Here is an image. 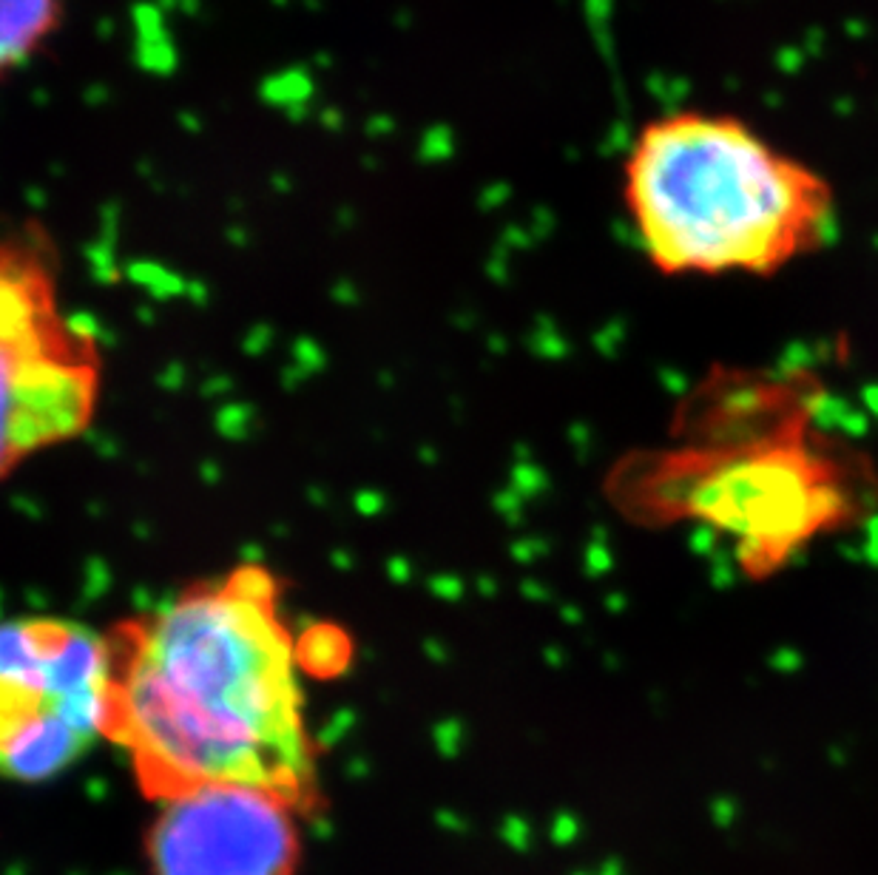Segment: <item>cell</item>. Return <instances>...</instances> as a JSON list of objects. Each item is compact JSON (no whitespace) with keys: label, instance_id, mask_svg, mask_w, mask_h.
Returning a JSON list of instances; mask_svg holds the SVG:
<instances>
[{"label":"cell","instance_id":"6da1fadb","mask_svg":"<svg viewBox=\"0 0 878 875\" xmlns=\"http://www.w3.org/2000/svg\"><path fill=\"white\" fill-rule=\"evenodd\" d=\"M108 736L159 802L202 785L310 802L316 768L296 645L270 577L245 568L139 626L117 668Z\"/></svg>","mask_w":878,"mask_h":875},{"label":"cell","instance_id":"7a4b0ae2","mask_svg":"<svg viewBox=\"0 0 878 875\" xmlns=\"http://www.w3.org/2000/svg\"><path fill=\"white\" fill-rule=\"evenodd\" d=\"M637 245L663 276H773L836 233V188L754 122L716 108L646 120L620 163Z\"/></svg>","mask_w":878,"mask_h":875},{"label":"cell","instance_id":"3957f363","mask_svg":"<svg viewBox=\"0 0 878 875\" xmlns=\"http://www.w3.org/2000/svg\"><path fill=\"white\" fill-rule=\"evenodd\" d=\"M759 398H739L747 421H730L705 443L651 455L617 481L620 503L637 517H694L733 534L754 575L779 568L858 509L850 469L813 450L793 409L756 421Z\"/></svg>","mask_w":878,"mask_h":875},{"label":"cell","instance_id":"277c9868","mask_svg":"<svg viewBox=\"0 0 878 875\" xmlns=\"http://www.w3.org/2000/svg\"><path fill=\"white\" fill-rule=\"evenodd\" d=\"M108 643L69 619L0 623V776L46 782L77 761L114 713Z\"/></svg>","mask_w":878,"mask_h":875},{"label":"cell","instance_id":"5b68a950","mask_svg":"<svg viewBox=\"0 0 878 875\" xmlns=\"http://www.w3.org/2000/svg\"><path fill=\"white\" fill-rule=\"evenodd\" d=\"M94 364L57 313L43 253L0 239V477L26 455L77 435L91 418Z\"/></svg>","mask_w":878,"mask_h":875},{"label":"cell","instance_id":"8992f818","mask_svg":"<svg viewBox=\"0 0 878 875\" xmlns=\"http://www.w3.org/2000/svg\"><path fill=\"white\" fill-rule=\"evenodd\" d=\"M151 858L156 875H291L293 804L242 785H202L163 799Z\"/></svg>","mask_w":878,"mask_h":875},{"label":"cell","instance_id":"52a82bcc","mask_svg":"<svg viewBox=\"0 0 878 875\" xmlns=\"http://www.w3.org/2000/svg\"><path fill=\"white\" fill-rule=\"evenodd\" d=\"M66 0H0V80L29 66L63 26Z\"/></svg>","mask_w":878,"mask_h":875}]
</instances>
